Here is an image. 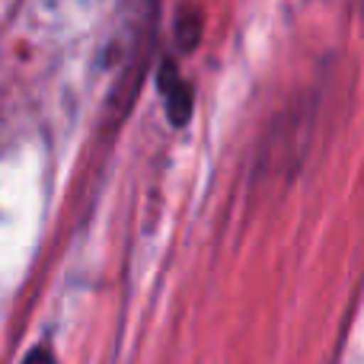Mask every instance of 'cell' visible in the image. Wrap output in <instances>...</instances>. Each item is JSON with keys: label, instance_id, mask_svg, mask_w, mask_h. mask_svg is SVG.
<instances>
[{"label": "cell", "instance_id": "1", "mask_svg": "<svg viewBox=\"0 0 364 364\" xmlns=\"http://www.w3.org/2000/svg\"><path fill=\"white\" fill-rule=\"evenodd\" d=\"M160 93H164L170 122L173 125H186L188 115H192V96H188V83L176 74V68H173L170 61L160 70Z\"/></svg>", "mask_w": 364, "mask_h": 364}, {"label": "cell", "instance_id": "2", "mask_svg": "<svg viewBox=\"0 0 364 364\" xmlns=\"http://www.w3.org/2000/svg\"><path fill=\"white\" fill-rule=\"evenodd\" d=\"M23 364H55V358H51L48 352H45V348H38V352H32L29 358H26Z\"/></svg>", "mask_w": 364, "mask_h": 364}]
</instances>
